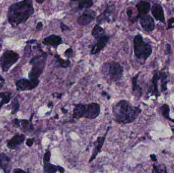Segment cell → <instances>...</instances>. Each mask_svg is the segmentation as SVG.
<instances>
[{
  "label": "cell",
  "instance_id": "16",
  "mask_svg": "<svg viewBox=\"0 0 174 173\" xmlns=\"http://www.w3.org/2000/svg\"><path fill=\"white\" fill-rule=\"evenodd\" d=\"M151 13L155 20L162 23H165L164 10L163 7L158 4H154L151 8Z\"/></svg>",
  "mask_w": 174,
  "mask_h": 173
},
{
  "label": "cell",
  "instance_id": "1",
  "mask_svg": "<svg viewBox=\"0 0 174 173\" xmlns=\"http://www.w3.org/2000/svg\"><path fill=\"white\" fill-rule=\"evenodd\" d=\"M141 109L134 106L126 100H120L112 106L114 121L119 124H130L137 119L141 113Z\"/></svg>",
  "mask_w": 174,
  "mask_h": 173
},
{
  "label": "cell",
  "instance_id": "10",
  "mask_svg": "<svg viewBox=\"0 0 174 173\" xmlns=\"http://www.w3.org/2000/svg\"><path fill=\"white\" fill-rule=\"evenodd\" d=\"M96 17V12L91 10L90 9H86L82 14L77 17L76 21L79 26H86L91 23L95 19Z\"/></svg>",
  "mask_w": 174,
  "mask_h": 173
},
{
  "label": "cell",
  "instance_id": "39",
  "mask_svg": "<svg viewBox=\"0 0 174 173\" xmlns=\"http://www.w3.org/2000/svg\"><path fill=\"white\" fill-rule=\"evenodd\" d=\"M126 14L129 18H131L132 17V10L131 9H128L127 10Z\"/></svg>",
  "mask_w": 174,
  "mask_h": 173
},
{
  "label": "cell",
  "instance_id": "20",
  "mask_svg": "<svg viewBox=\"0 0 174 173\" xmlns=\"http://www.w3.org/2000/svg\"><path fill=\"white\" fill-rule=\"evenodd\" d=\"M11 159L6 154L0 153V167L3 169L4 173H10L11 166L10 162Z\"/></svg>",
  "mask_w": 174,
  "mask_h": 173
},
{
  "label": "cell",
  "instance_id": "27",
  "mask_svg": "<svg viewBox=\"0 0 174 173\" xmlns=\"http://www.w3.org/2000/svg\"><path fill=\"white\" fill-rule=\"evenodd\" d=\"M160 110L163 116L166 119H169V120L174 123V119H172L169 117V112H170V108L168 104H164L160 108Z\"/></svg>",
  "mask_w": 174,
  "mask_h": 173
},
{
  "label": "cell",
  "instance_id": "40",
  "mask_svg": "<svg viewBox=\"0 0 174 173\" xmlns=\"http://www.w3.org/2000/svg\"><path fill=\"white\" fill-rule=\"evenodd\" d=\"M150 156L151 160H153V162H156L157 161L156 155L154 154H152L150 155Z\"/></svg>",
  "mask_w": 174,
  "mask_h": 173
},
{
  "label": "cell",
  "instance_id": "29",
  "mask_svg": "<svg viewBox=\"0 0 174 173\" xmlns=\"http://www.w3.org/2000/svg\"><path fill=\"white\" fill-rule=\"evenodd\" d=\"M20 104L17 99H14L12 102L11 114H15L19 111Z\"/></svg>",
  "mask_w": 174,
  "mask_h": 173
},
{
  "label": "cell",
  "instance_id": "37",
  "mask_svg": "<svg viewBox=\"0 0 174 173\" xmlns=\"http://www.w3.org/2000/svg\"><path fill=\"white\" fill-rule=\"evenodd\" d=\"M4 82H5V79L2 77V75H0V90L2 88L4 84Z\"/></svg>",
  "mask_w": 174,
  "mask_h": 173
},
{
  "label": "cell",
  "instance_id": "18",
  "mask_svg": "<svg viewBox=\"0 0 174 173\" xmlns=\"http://www.w3.org/2000/svg\"><path fill=\"white\" fill-rule=\"evenodd\" d=\"M136 8L138 11L137 17L141 18L149 13L151 8V4L149 2L141 1L137 3Z\"/></svg>",
  "mask_w": 174,
  "mask_h": 173
},
{
  "label": "cell",
  "instance_id": "22",
  "mask_svg": "<svg viewBox=\"0 0 174 173\" xmlns=\"http://www.w3.org/2000/svg\"><path fill=\"white\" fill-rule=\"evenodd\" d=\"M111 12L110 9L109 8V7H107V8H106L104 12L97 17V22L99 24H101L103 23L107 22L109 23L110 21V16L111 15Z\"/></svg>",
  "mask_w": 174,
  "mask_h": 173
},
{
  "label": "cell",
  "instance_id": "5",
  "mask_svg": "<svg viewBox=\"0 0 174 173\" xmlns=\"http://www.w3.org/2000/svg\"><path fill=\"white\" fill-rule=\"evenodd\" d=\"M133 48L135 56L141 61L145 62L152 53L151 45L144 40L141 34L135 35L133 39Z\"/></svg>",
  "mask_w": 174,
  "mask_h": 173
},
{
  "label": "cell",
  "instance_id": "13",
  "mask_svg": "<svg viewBox=\"0 0 174 173\" xmlns=\"http://www.w3.org/2000/svg\"><path fill=\"white\" fill-rule=\"evenodd\" d=\"M42 43L46 46H51L54 49H57L58 46L62 43L63 39L59 35H50L43 39Z\"/></svg>",
  "mask_w": 174,
  "mask_h": 173
},
{
  "label": "cell",
  "instance_id": "17",
  "mask_svg": "<svg viewBox=\"0 0 174 173\" xmlns=\"http://www.w3.org/2000/svg\"><path fill=\"white\" fill-rule=\"evenodd\" d=\"M12 123L15 127H21L22 129L25 132H31L34 129V126L32 123L31 121H29L27 119H19L15 118L12 120Z\"/></svg>",
  "mask_w": 174,
  "mask_h": 173
},
{
  "label": "cell",
  "instance_id": "43",
  "mask_svg": "<svg viewBox=\"0 0 174 173\" xmlns=\"http://www.w3.org/2000/svg\"><path fill=\"white\" fill-rule=\"evenodd\" d=\"M166 1H169V0H166Z\"/></svg>",
  "mask_w": 174,
  "mask_h": 173
},
{
  "label": "cell",
  "instance_id": "41",
  "mask_svg": "<svg viewBox=\"0 0 174 173\" xmlns=\"http://www.w3.org/2000/svg\"><path fill=\"white\" fill-rule=\"evenodd\" d=\"M37 42V40H31L29 41H27L26 43H30V44H34L35 43Z\"/></svg>",
  "mask_w": 174,
  "mask_h": 173
},
{
  "label": "cell",
  "instance_id": "11",
  "mask_svg": "<svg viewBox=\"0 0 174 173\" xmlns=\"http://www.w3.org/2000/svg\"><path fill=\"white\" fill-rule=\"evenodd\" d=\"M93 5V0H70V6L75 12H79L84 9H90Z\"/></svg>",
  "mask_w": 174,
  "mask_h": 173
},
{
  "label": "cell",
  "instance_id": "7",
  "mask_svg": "<svg viewBox=\"0 0 174 173\" xmlns=\"http://www.w3.org/2000/svg\"><path fill=\"white\" fill-rule=\"evenodd\" d=\"M20 59V55L13 50L5 51L0 57V66L3 72L9 70L12 65L16 64Z\"/></svg>",
  "mask_w": 174,
  "mask_h": 173
},
{
  "label": "cell",
  "instance_id": "15",
  "mask_svg": "<svg viewBox=\"0 0 174 173\" xmlns=\"http://www.w3.org/2000/svg\"><path fill=\"white\" fill-rule=\"evenodd\" d=\"M25 139L26 136L23 134H16L7 142V147L11 150L17 148L23 143Z\"/></svg>",
  "mask_w": 174,
  "mask_h": 173
},
{
  "label": "cell",
  "instance_id": "2",
  "mask_svg": "<svg viewBox=\"0 0 174 173\" xmlns=\"http://www.w3.org/2000/svg\"><path fill=\"white\" fill-rule=\"evenodd\" d=\"M34 13L32 0H23L12 4L7 12L8 23L13 27L25 23Z\"/></svg>",
  "mask_w": 174,
  "mask_h": 173
},
{
  "label": "cell",
  "instance_id": "3",
  "mask_svg": "<svg viewBox=\"0 0 174 173\" xmlns=\"http://www.w3.org/2000/svg\"><path fill=\"white\" fill-rule=\"evenodd\" d=\"M101 112L100 104L97 103H91L87 104L78 103L74 104L72 117L74 119L82 118L93 120L98 117Z\"/></svg>",
  "mask_w": 174,
  "mask_h": 173
},
{
  "label": "cell",
  "instance_id": "33",
  "mask_svg": "<svg viewBox=\"0 0 174 173\" xmlns=\"http://www.w3.org/2000/svg\"><path fill=\"white\" fill-rule=\"evenodd\" d=\"M173 28H174V17L168 20V28L167 29H171Z\"/></svg>",
  "mask_w": 174,
  "mask_h": 173
},
{
  "label": "cell",
  "instance_id": "8",
  "mask_svg": "<svg viewBox=\"0 0 174 173\" xmlns=\"http://www.w3.org/2000/svg\"><path fill=\"white\" fill-rule=\"evenodd\" d=\"M40 80L38 79L22 78L17 80L15 83L17 90L20 92L29 91L34 90L39 84Z\"/></svg>",
  "mask_w": 174,
  "mask_h": 173
},
{
  "label": "cell",
  "instance_id": "30",
  "mask_svg": "<svg viewBox=\"0 0 174 173\" xmlns=\"http://www.w3.org/2000/svg\"><path fill=\"white\" fill-rule=\"evenodd\" d=\"M153 172L155 173H161V172H166V168L164 165H156L155 164L153 165Z\"/></svg>",
  "mask_w": 174,
  "mask_h": 173
},
{
  "label": "cell",
  "instance_id": "14",
  "mask_svg": "<svg viewBox=\"0 0 174 173\" xmlns=\"http://www.w3.org/2000/svg\"><path fill=\"white\" fill-rule=\"evenodd\" d=\"M140 24L141 28L147 32H151L154 30L155 23L152 17L150 15H146L140 18Z\"/></svg>",
  "mask_w": 174,
  "mask_h": 173
},
{
  "label": "cell",
  "instance_id": "24",
  "mask_svg": "<svg viewBox=\"0 0 174 173\" xmlns=\"http://www.w3.org/2000/svg\"><path fill=\"white\" fill-rule=\"evenodd\" d=\"M11 93L8 92L0 93V99H2L0 102V109L4 105L7 104L10 102L11 99Z\"/></svg>",
  "mask_w": 174,
  "mask_h": 173
},
{
  "label": "cell",
  "instance_id": "26",
  "mask_svg": "<svg viewBox=\"0 0 174 173\" xmlns=\"http://www.w3.org/2000/svg\"><path fill=\"white\" fill-rule=\"evenodd\" d=\"M140 72L137 74L135 76L132 77V92L135 93V92L138 91L140 95H141V88L140 87V85H138V78L140 75Z\"/></svg>",
  "mask_w": 174,
  "mask_h": 173
},
{
  "label": "cell",
  "instance_id": "36",
  "mask_svg": "<svg viewBox=\"0 0 174 173\" xmlns=\"http://www.w3.org/2000/svg\"><path fill=\"white\" fill-rule=\"evenodd\" d=\"M43 26V25L42 23L41 22V21H39V22H38L37 23L36 27V29L38 30V31H40L42 29Z\"/></svg>",
  "mask_w": 174,
  "mask_h": 173
},
{
  "label": "cell",
  "instance_id": "9",
  "mask_svg": "<svg viewBox=\"0 0 174 173\" xmlns=\"http://www.w3.org/2000/svg\"><path fill=\"white\" fill-rule=\"evenodd\" d=\"M110 126H108L107 129L105 134L101 137H98L94 143L93 150L92 151V154L89 159V162H91L95 159L97 155L101 151L102 147L105 142V139L107 138V135L110 129Z\"/></svg>",
  "mask_w": 174,
  "mask_h": 173
},
{
  "label": "cell",
  "instance_id": "4",
  "mask_svg": "<svg viewBox=\"0 0 174 173\" xmlns=\"http://www.w3.org/2000/svg\"><path fill=\"white\" fill-rule=\"evenodd\" d=\"M101 73L108 83H115L121 80L124 68L119 62L115 61L107 62L101 67Z\"/></svg>",
  "mask_w": 174,
  "mask_h": 173
},
{
  "label": "cell",
  "instance_id": "6",
  "mask_svg": "<svg viewBox=\"0 0 174 173\" xmlns=\"http://www.w3.org/2000/svg\"><path fill=\"white\" fill-rule=\"evenodd\" d=\"M48 54L43 53L40 56L33 57L30 61V64L32 65V69L29 73V78L38 79L45 70L46 65Z\"/></svg>",
  "mask_w": 174,
  "mask_h": 173
},
{
  "label": "cell",
  "instance_id": "23",
  "mask_svg": "<svg viewBox=\"0 0 174 173\" xmlns=\"http://www.w3.org/2000/svg\"><path fill=\"white\" fill-rule=\"evenodd\" d=\"M104 34H105V30L98 24L94 26L91 31L92 37L96 40Z\"/></svg>",
  "mask_w": 174,
  "mask_h": 173
},
{
  "label": "cell",
  "instance_id": "21",
  "mask_svg": "<svg viewBox=\"0 0 174 173\" xmlns=\"http://www.w3.org/2000/svg\"><path fill=\"white\" fill-rule=\"evenodd\" d=\"M160 78V72H156L153 75L152 78V85L151 88H150L148 90V93H152L153 95L156 96V97L159 96L160 94L158 90V82Z\"/></svg>",
  "mask_w": 174,
  "mask_h": 173
},
{
  "label": "cell",
  "instance_id": "31",
  "mask_svg": "<svg viewBox=\"0 0 174 173\" xmlns=\"http://www.w3.org/2000/svg\"><path fill=\"white\" fill-rule=\"evenodd\" d=\"M64 55L65 57H67L68 59L72 57V55H73V49L72 48H69L67 49H66L65 51L64 52Z\"/></svg>",
  "mask_w": 174,
  "mask_h": 173
},
{
  "label": "cell",
  "instance_id": "12",
  "mask_svg": "<svg viewBox=\"0 0 174 173\" xmlns=\"http://www.w3.org/2000/svg\"><path fill=\"white\" fill-rule=\"evenodd\" d=\"M110 40V36L107 35H104L96 39V43L94 44L91 49V54L92 55L98 54L104 48Z\"/></svg>",
  "mask_w": 174,
  "mask_h": 173
},
{
  "label": "cell",
  "instance_id": "34",
  "mask_svg": "<svg viewBox=\"0 0 174 173\" xmlns=\"http://www.w3.org/2000/svg\"><path fill=\"white\" fill-rule=\"evenodd\" d=\"M34 140V138H29V139H26V145L28 147H31L33 145Z\"/></svg>",
  "mask_w": 174,
  "mask_h": 173
},
{
  "label": "cell",
  "instance_id": "35",
  "mask_svg": "<svg viewBox=\"0 0 174 173\" xmlns=\"http://www.w3.org/2000/svg\"><path fill=\"white\" fill-rule=\"evenodd\" d=\"M171 45L169 44H167L166 45V51H165V53L166 55L168 54H170L171 53Z\"/></svg>",
  "mask_w": 174,
  "mask_h": 173
},
{
  "label": "cell",
  "instance_id": "28",
  "mask_svg": "<svg viewBox=\"0 0 174 173\" xmlns=\"http://www.w3.org/2000/svg\"><path fill=\"white\" fill-rule=\"evenodd\" d=\"M160 79H161V88L163 91L167 90V75L164 72H160Z\"/></svg>",
  "mask_w": 174,
  "mask_h": 173
},
{
  "label": "cell",
  "instance_id": "19",
  "mask_svg": "<svg viewBox=\"0 0 174 173\" xmlns=\"http://www.w3.org/2000/svg\"><path fill=\"white\" fill-rule=\"evenodd\" d=\"M44 172L48 173H54L57 172L64 173L65 169L59 165H53L49 161L43 162Z\"/></svg>",
  "mask_w": 174,
  "mask_h": 173
},
{
  "label": "cell",
  "instance_id": "42",
  "mask_svg": "<svg viewBox=\"0 0 174 173\" xmlns=\"http://www.w3.org/2000/svg\"><path fill=\"white\" fill-rule=\"evenodd\" d=\"M37 3L39 4H42L45 2V0H35Z\"/></svg>",
  "mask_w": 174,
  "mask_h": 173
},
{
  "label": "cell",
  "instance_id": "25",
  "mask_svg": "<svg viewBox=\"0 0 174 173\" xmlns=\"http://www.w3.org/2000/svg\"><path fill=\"white\" fill-rule=\"evenodd\" d=\"M55 57L57 59V62L60 68H67L70 67L71 65V62L69 59H68L67 60H65L64 59H62L60 56L59 54H56Z\"/></svg>",
  "mask_w": 174,
  "mask_h": 173
},
{
  "label": "cell",
  "instance_id": "38",
  "mask_svg": "<svg viewBox=\"0 0 174 173\" xmlns=\"http://www.w3.org/2000/svg\"><path fill=\"white\" fill-rule=\"evenodd\" d=\"M13 173H25L26 171L23 170H22L21 168H17L13 170Z\"/></svg>",
  "mask_w": 174,
  "mask_h": 173
},
{
  "label": "cell",
  "instance_id": "32",
  "mask_svg": "<svg viewBox=\"0 0 174 173\" xmlns=\"http://www.w3.org/2000/svg\"><path fill=\"white\" fill-rule=\"evenodd\" d=\"M60 28H61V31L62 32H64L67 31H70V28H69V26L65 25L63 22H61L60 23Z\"/></svg>",
  "mask_w": 174,
  "mask_h": 173
}]
</instances>
